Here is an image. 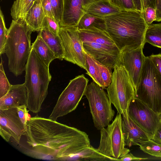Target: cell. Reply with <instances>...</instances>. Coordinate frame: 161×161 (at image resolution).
Returning a JSON list of instances; mask_svg holds the SVG:
<instances>
[{
	"instance_id": "cell-1",
	"label": "cell",
	"mask_w": 161,
	"mask_h": 161,
	"mask_svg": "<svg viewBox=\"0 0 161 161\" xmlns=\"http://www.w3.org/2000/svg\"><path fill=\"white\" fill-rule=\"evenodd\" d=\"M25 135L32 147L27 154L37 159L69 161L72 155L91 145L85 132L37 115L28 120Z\"/></svg>"
},
{
	"instance_id": "cell-2",
	"label": "cell",
	"mask_w": 161,
	"mask_h": 161,
	"mask_svg": "<svg viewBox=\"0 0 161 161\" xmlns=\"http://www.w3.org/2000/svg\"><path fill=\"white\" fill-rule=\"evenodd\" d=\"M106 31L121 52L144 45L148 25L142 13L137 10H122L104 18Z\"/></svg>"
},
{
	"instance_id": "cell-3",
	"label": "cell",
	"mask_w": 161,
	"mask_h": 161,
	"mask_svg": "<svg viewBox=\"0 0 161 161\" xmlns=\"http://www.w3.org/2000/svg\"><path fill=\"white\" fill-rule=\"evenodd\" d=\"M33 32L24 20H12L8 29L3 53L8 58L9 71L17 76L25 70L32 49L31 34Z\"/></svg>"
},
{
	"instance_id": "cell-4",
	"label": "cell",
	"mask_w": 161,
	"mask_h": 161,
	"mask_svg": "<svg viewBox=\"0 0 161 161\" xmlns=\"http://www.w3.org/2000/svg\"><path fill=\"white\" fill-rule=\"evenodd\" d=\"M25 84L27 93V108L34 114L41 110L48 94L52 76L49 67L32 48L25 66Z\"/></svg>"
},
{
	"instance_id": "cell-5",
	"label": "cell",
	"mask_w": 161,
	"mask_h": 161,
	"mask_svg": "<svg viewBox=\"0 0 161 161\" xmlns=\"http://www.w3.org/2000/svg\"><path fill=\"white\" fill-rule=\"evenodd\" d=\"M78 30L83 48L87 53L111 69L120 63L121 52L106 31Z\"/></svg>"
},
{
	"instance_id": "cell-6",
	"label": "cell",
	"mask_w": 161,
	"mask_h": 161,
	"mask_svg": "<svg viewBox=\"0 0 161 161\" xmlns=\"http://www.w3.org/2000/svg\"><path fill=\"white\" fill-rule=\"evenodd\" d=\"M136 97L155 112L161 113V75L149 56L146 57Z\"/></svg>"
},
{
	"instance_id": "cell-7",
	"label": "cell",
	"mask_w": 161,
	"mask_h": 161,
	"mask_svg": "<svg viewBox=\"0 0 161 161\" xmlns=\"http://www.w3.org/2000/svg\"><path fill=\"white\" fill-rule=\"evenodd\" d=\"M112 81L107 88L108 96L119 114L128 112L131 101L136 98L135 90L128 72L120 63L114 66Z\"/></svg>"
},
{
	"instance_id": "cell-8",
	"label": "cell",
	"mask_w": 161,
	"mask_h": 161,
	"mask_svg": "<svg viewBox=\"0 0 161 161\" xmlns=\"http://www.w3.org/2000/svg\"><path fill=\"white\" fill-rule=\"evenodd\" d=\"M84 95L88 100L95 127L100 130L107 127L112 120L115 111L104 89L93 81L87 85Z\"/></svg>"
},
{
	"instance_id": "cell-9",
	"label": "cell",
	"mask_w": 161,
	"mask_h": 161,
	"mask_svg": "<svg viewBox=\"0 0 161 161\" xmlns=\"http://www.w3.org/2000/svg\"><path fill=\"white\" fill-rule=\"evenodd\" d=\"M122 123V115L118 113L111 124L100 130V141L97 149L114 161H119V158L130 151L125 147Z\"/></svg>"
},
{
	"instance_id": "cell-10",
	"label": "cell",
	"mask_w": 161,
	"mask_h": 161,
	"mask_svg": "<svg viewBox=\"0 0 161 161\" xmlns=\"http://www.w3.org/2000/svg\"><path fill=\"white\" fill-rule=\"evenodd\" d=\"M88 81L83 74L71 80L60 95L48 118L56 120L75 110L84 95Z\"/></svg>"
},
{
	"instance_id": "cell-11",
	"label": "cell",
	"mask_w": 161,
	"mask_h": 161,
	"mask_svg": "<svg viewBox=\"0 0 161 161\" xmlns=\"http://www.w3.org/2000/svg\"><path fill=\"white\" fill-rule=\"evenodd\" d=\"M58 35L64 51V59L86 71L85 51L76 26H60Z\"/></svg>"
},
{
	"instance_id": "cell-12",
	"label": "cell",
	"mask_w": 161,
	"mask_h": 161,
	"mask_svg": "<svg viewBox=\"0 0 161 161\" xmlns=\"http://www.w3.org/2000/svg\"><path fill=\"white\" fill-rule=\"evenodd\" d=\"M128 113L132 120L152 138L160 121L159 114L136 97L131 101Z\"/></svg>"
},
{
	"instance_id": "cell-13",
	"label": "cell",
	"mask_w": 161,
	"mask_h": 161,
	"mask_svg": "<svg viewBox=\"0 0 161 161\" xmlns=\"http://www.w3.org/2000/svg\"><path fill=\"white\" fill-rule=\"evenodd\" d=\"M27 129L20 118L17 107L0 109V134L6 142L11 137L19 143Z\"/></svg>"
},
{
	"instance_id": "cell-14",
	"label": "cell",
	"mask_w": 161,
	"mask_h": 161,
	"mask_svg": "<svg viewBox=\"0 0 161 161\" xmlns=\"http://www.w3.org/2000/svg\"><path fill=\"white\" fill-rule=\"evenodd\" d=\"M144 45L135 49L124 50L121 53L120 63L128 72L135 90L139 82L146 57L143 53Z\"/></svg>"
},
{
	"instance_id": "cell-15",
	"label": "cell",
	"mask_w": 161,
	"mask_h": 161,
	"mask_svg": "<svg viewBox=\"0 0 161 161\" xmlns=\"http://www.w3.org/2000/svg\"><path fill=\"white\" fill-rule=\"evenodd\" d=\"M96 0H64L60 26H76L90 5Z\"/></svg>"
},
{
	"instance_id": "cell-16",
	"label": "cell",
	"mask_w": 161,
	"mask_h": 161,
	"mask_svg": "<svg viewBox=\"0 0 161 161\" xmlns=\"http://www.w3.org/2000/svg\"><path fill=\"white\" fill-rule=\"evenodd\" d=\"M122 129L125 146H139L150 139V136L130 118L126 112L122 114Z\"/></svg>"
},
{
	"instance_id": "cell-17",
	"label": "cell",
	"mask_w": 161,
	"mask_h": 161,
	"mask_svg": "<svg viewBox=\"0 0 161 161\" xmlns=\"http://www.w3.org/2000/svg\"><path fill=\"white\" fill-rule=\"evenodd\" d=\"M27 105V93L25 83L12 85L8 92L0 98V109Z\"/></svg>"
},
{
	"instance_id": "cell-18",
	"label": "cell",
	"mask_w": 161,
	"mask_h": 161,
	"mask_svg": "<svg viewBox=\"0 0 161 161\" xmlns=\"http://www.w3.org/2000/svg\"><path fill=\"white\" fill-rule=\"evenodd\" d=\"M45 16L41 0H36L26 13L24 20L33 32L39 31Z\"/></svg>"
},
{
	"instance_id": "cell-19",
	"label": "cell",
	"mask_w": 161,
	"mask_h": 161,
	"mask_svg": "<svg viewBox=\"0 0 161 161\" xmlns=\"http://www.w3.org/2000/svg\"><path fill=\"white\" fill-rule=\"evenodd\" d=\"M122 10L111 4L108 0H96L90 5L86 13L104 18Z\"/></svg>"
},
{
	"instance_id": "cell-20",
	"label": "cell",
	"mask_w": 161,
	"mask_h": 161,
	"mask_svg": "<svg viewBox=\"0 0 161 161\" xmlns=\"http://www.w3.org/2000/svg\"><path fill=\"white\" fill-rule=\"evenodd\" d=\"M38 34L53 52L56 58L63 60L64 51L59 36L45 29H42Z\"/></svg>"
},
{
	"instance_id": "cell-21",
	"label": "cell",
	"mask_w": 161,
	"mask_h": 161,
	"mask_svg": "<svg viewBox=\"0 0 161 161\" xmlns=\"http://www.w3.org/2000/svg\"><path fill=\"white\" fill-rule=\"evenodd\" d=\"M114 161L100 153L91 145L72 155L69 161Z\"/></svg>"
},
{
	"instance_id": "cell-22",
	"label": "cell",
	"mask_w": 161,
	"mask_h": 161,
	"mask_svg": "<svg viewBox=\"0 0 161 161\" xmlns=\"http://www.w3.org/2000/svg\"><path fill=\"white\" fill-rule=\"evenodd\" d=\"M32 48L42 61L48 67L50 63L56 58L53 52L39 34L32 43Z\"/></svg>"
},
{
	"instance_id": "cell-23",
	"label": "cell",
	"mask_w": 161,
	"mask_h": 161,
	"mask_svg": "<svg viewBox=\"0 0 161 161\" xmlns=\"http://www.w3.org/2000/svg\"><path fill=\"white\" fill-rule=\"evenodd\" d=\"M77 27L79 30L97 29L106 31L104 18L98 17L87 13L82 17Z\"/></svg>"
},
{
	"instance_id": "cell-24",
	"label": "cell",
	"mask_w": 161,
	"mask_h": 161,
	"mask_svg": "<svg viewBox=\"0 0 161 161\" xmlns=\"http://www.w3.org/2000/svg\"><path fill=\"white\" fill-rule=\"evenodd\" d=\"M36 0H15L11 9L13 20H24L25 17Z\"/></svg>"
},
{
	"instance_id": "cell-25",
	"label": "cell",
	"mask_w": 161,
	"mask_h": 161,
	"mask_svg": "<svg viewBox=\"0 0 161 161\" xmlns=\"http://www.w3.org/2000/svg\"><path fill=\"white\" fill-rule=\"evenodd\" d=\"M86 72L93 81L103 89H106L96 60L85 51Z\"/></svg>"
},
{
	"instance_id": "cell-26",
	"label": "cell",
	"mask_w": 161,
	"mask_h": 161,
	"mask_svg": "<svg viewBox=\"0 0 161 161\" xmlns=\"http://www.w3.org/2000/svg\"><path fill=\"white\" fill-rule=\"evenodd\" d=\"M144 41L146 43L161 48V23L148 25L145 34Z\"/></svg>"
},
{
	"instance_id": "cell-27",
	"label": "cell",
	"mask_w": 161,
	"mask_h": 161,
	"mask_svg": "<svg viewBox=\"0 0 161 161\" xmlns=\"http://www.w3.org/2000/svg\"><path fill=\"white\" fill-rule=\"evenodd\" d=\"M140 148L145 153L157 158H161V145L151 139L143 142L139 145Z\"/></svg>"
},
{
	"instance_id": "cell-28",
	"label": "cell",
	"mask_w": 161,
	"mask_h": 161,
	"mask_svg": "<svg viewBox=\"0 0 161 161\" xmlns=\"http://www.w3.org/2000/svg\"><path fill=\"white\" fill-rule=\"evenodd\" d=\"M0 64V98L5 95L10 90L12 85L9 82L4 70L1 57Z\"/></svg>"
},
{
	"instance_id": "cell-29",
	"label": "cell",
	"mask_w": 161,
	"mask_h": 161,
	"mask_svg": "<svg viewBox=\"0 0 161 161\" xmlns=\"http://www.w3.org/2000/svg\"><path fill=\"white\" fill-rule=\"evenodd\" d=\"M60 27L59 24L54 18L45 17L42 23V29L47 30L58 35Z\"/></svg>"
},
{
	"instance_id": "cell-30",
	"label": "cell",
	"mask_w": 161,
	"mask_h": 161,
	"mask_svg": "<svg viewBox=\"0 0 161 161\" xmlns=\"http://www.w3.org/2000/svg\"><path fill=\"white\" fill-rule=\"evenodd\" d=\"M8 29L6 27L3 14L0 9V54H3V51L6 42Z\"/></svg>"
},
{
	"instance_id": "cell-31",
	"label": "cell",
	"mask_w": 161,
	"mask_h": 161,
	"mask_svg": "<svg viewBox=\"0 0 161 161\" xmlns=\"http://www.w3.org/2000/svg\"><path fill=\"white\" fill-rule=\"evenodd\" d=\"M96 62L99 68L100 75L104 82L105 87V88H107L112 81V69L99 63L97 60Z\"/></svg>"
},
{
	"instance_id": "cell-32",
	"label": "cell",
	"mask_w": 161,
	"mask_h": 161,
	"mask_svg": "<svg viewBox=\"0 0 161 161\" xmlns=\"http://www.w3.org/2000/svg\"><path fill=\"white\" fill-rule=\"evenodd\" d=\"M55 20L59 24L62 17L64 0H50Z\"/></svg>"
},
{
	"instance_id": "cell-33",
	"label": "cell",
	"mask_w": 161,
	"mask_h": 161,
	"mask_svg": "<svg viewBox=\"0 0 161 161\" xmlns=\"http://www.w3.org/2000/svg\"><path fill=\"white\" fill-rule=\"evenodd\" d=\"M113 5L122 10H136L133 0H108Z\"/></svg>"
},
{
	"instance_id": "cell-34",
	"label": "cell",
	"mask_w": 161,
	"mask_h": 161,
	"mask_svg": "<svg viewBox=\"0 0 161 161\" xmlns=\"http://www.w3.org/2000/svg\"><path fill=\"white\" fill-rule=\"evenodd\" d=\"M142 14L148 25L151 24L153 21H156L157 18L156 9L150 6L147 7L144 9Z\"/></svg>"
},
{
	"instance_id": "cell-35",
	"label": "cell",
	"mask_w": 161,
	"mask_h": 161,
	"mask_svg": "<svg viewBox=\"0 0 161 161\" xmlns=\"http://www.w3.org/2000/svg\"><path fill=\"white\" fill-rule=\"evenodd\" d=\"M19 116L24 125L27 127L28 121L30 117L29 116V110L27 106L22 105L17 107Z\"/></svg>"
},
{
	"instance_id": "cell-36",
	"label": "cell",
	"mask_w": 161,
	"mask_h": 161,
	"mask_svg": "<svg viewBox=\"0 0 161 161\" xmlns=\"http://www.w3.org/2000/svg\"><path fill=\"white\" fill-rule=\"evenodd\" d=\"M41 1L45 16L55 19L50 0Z\"/></svg>"
},
{
	"instance_id": "cell-37",
	"label": "cell",
	"mask_w": 161,
	"mask_h": 161,
	"mask_svg": "<svg viewBox=\"0 0 161 161\" xmlns=\"http://www.w3.org/2000/svg\"><path fill=\"white\" fill-rule=\"evenodd\" d=\"M149 57L161 75V54H152Z\"/></svg>"
},
{
	"instance_id": "cell-38",
	"label": "cell",
	"mask_w": 161,
	"mask_h": 161,
	"mask_svg": "<svg viewBox=\"0 0 161 161\" xmlns=\"http://www.w3.org/2000/svg\"><path fill=\"white\" fill-rule=\"evenodd\" d=\"M147 158L137 157L134 156L132 153H129L123 155L119 159V161H140L148 159Z\"/></svg>"
},
{
	"instance_id": "cell-39",
	"label": "cell",
	"mask_w": 161,
	"mask_h": 161,
	"mask_svg": "<svg viewBox=\"0 0 161 161\" xmlns=\"http://www.w3.org/2000/svg\"><path fill=\"white\" fill-rule=\"evenodd\" d=\"M151 139L155 142L161 145V118L155 133Z\"/></svg>"
},
{
	"instance_id": "cell-40",
	"label": "cell",
	"mask_w": 161,
	"mask_h": 161,
	"mask_svg": "<svg viewBox=\"0 0 161 161\" xmlns=\"http://www.w3.org/2000/svg\"><path fill=\"white\" fill-rule=\"evenodd\" d=\"M157 18L156 21H161V0H157L156 8Z\"/></svg>"
},
{
	"instance_id": "cell-41",
	"label": "cell",
	"mask_w": 161,
	"mask_h": 161,
	"mask_svg": "<svg viewBox=\"0 0 161 161\" xmlns=\"http://www.w3.org/2000/svg\"><path fill=\"white\" fill-rule=\"evenodd\" d=\"M137 10L143 13L144 10V0H133Z\"/></svg>"
},
{
	"instance_id": "cell-42",
	"label": "cell",
	"mask_w": 161,
	"mask_h": 161,
	"mask_svg": "<svg viewBox=\"0 0 161 161\" xmlns=\"http://www.w3.org/2000/svg\"><path fill=\"white\" fill-rule=\"evenodd\" d=\"M156 3L157 0H144V9L147 6H150L156 9Z\"/></svg>"
},
{
	"instance_id": "cell-43",
	"label": "cell",
	"mask_w": 161,
	"mask_h": 161,
	"mask_svg": "<svg viewBox=\"0 0 161 161\" xmlns=\"http://www.w3.org/2000/svg\"><path fill=\"white\" fill-rule=\"evenodd\" d=\"M159 116L160 118H161V113L159 114Z\"/></svg>"
}]
</instances>
